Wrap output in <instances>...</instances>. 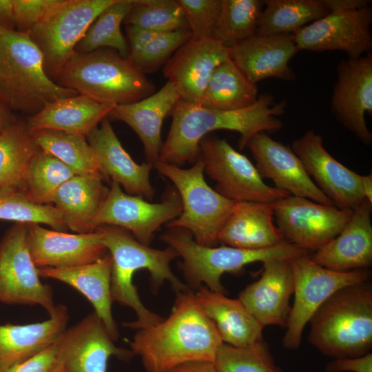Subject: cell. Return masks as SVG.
Returning <instances> with one entry per match:
<instances>
[{
	"instance_id": "cell-12",
	"label": "cell",
	"mask_w": 372,
	"mask_h": 372,
	"mask_svg": "<svg viewBox=\"0 0 372 372\" xmlns=\"http://www.w3.org/2000/svg\"><path fill=\"white\" fill-rule=\"evenodd\" d=\"M272 209L284 240L307 251H316L336 237L353 211L291 195L273 203Z\"/></svg>"
},
{
	"instance_id": "cell-11",
	"label": "cell",
	"mask_w": 372,
	"mask_h": 372,
	"mask_svg": "<svg viewBox=\"0 0 372 372\" xmlns=\"http://www.w3.org/2000/svg\"><path fill=\"white\" fill-rule=\"evenodd\" d=\"M198 156L204 172L216 183L215 190L227 199L273 203L290 195L267 185L249 159L225 139L205 136Z\"/></svg>"
},
{
	"instance_id": "cell-35",
	"label": "cell",
	"mask_w": 372,
	"mask_h": 372,
	"mask_svg": "<svg viewBox=\"0 0 372 372\" xmlns=\"http://www.w3.org/2000/svg\"><path fill=\"white\" fill-rule=\"evenodd\" d=\"M31 133L41 151L61 161L75 175L97 176L106 180L87 136L53 130H33Z\"/></svg>"
},
{
	"instance_id": "cell-28",
	"label": "cell",
	"mask_w": 372,
	"mask_h": 372,
	"mask_svg": "<svg viewBox=\"0 0 372 372\" xmlns=\"http://www.w3.org/2000/svg\"><path fill=\"white\" fill-rule=\"evenodd\" d=\"M43 322L27 324H0V370L22 362L55 343L66 329L69 313L56 305Z\"/></svg>"
},
{
	"instance_id": "cell-31",
	"label": "cell",
	"mask_w": 372,
	"mask_h": 372,
	"mask_svg": "<svg viewBox=\"0 0 372 372\" xmlns=\"http://www.w3.org/2000/svg\"><path fill=\"white\" fill-rule=\"evenodd\" d=\"M115 106L77 94L46 103L26 123L31 131L53 130L87 136Z\"/></svg>"
},
{
	"instance_id": "cell-1",
	"label": "cell",
	"mask_w": 372,
	"mask_h": 372,
	"mask_svg": "<svg viewBox=\"0 0 372 372\" xmlns=\"http://www.w3.org/2000/svg\"><path fill=\"white\" fill-rule=\"evenodd\" d=\"M286 107L285 101L276 102L270 94L259 95L249 107L230 111L206 108L180 99L170 113L172 125L158 161L179 167L186 163L194 164L199 156L201 139L216 130L238 132V147L243 149L254 135L280 130L283 123L279 116Z\"/></svg>"
},
{
	"instance_id": "cell-29",
	"label": "cell",
	"mask_w": 372,
	"mask_h": 372,
	"mask_svg": "<svg viewBox=\"0 0 372 372\" xmlns=\"http://www.w3.org/2000/svg\"><path fill=\"white\" fill-rule=\"evenodd\" d=\"M103 181L97 176L74 175L56 191L52 204L68 229L76 234L95 231L96 219L110 191Z\"/></svg>"
},
{
	"instance_id": "cell-9",
	"label": "cell",
	"mask_w": 372,
	"mask_h": 372,
	"mask_svg": "<svg viewBox=\"0 0 372 372\" xmlns=\"http://www.w3.org/2000/svg\"><path fill=\"white\" fill-rule=\"evenodd\" d=\"M115 0H56L27 33L42 54L48 75L56 74L76 54L75 48L94 20Z\"/></svg>"
},
{
	"instance_id": "cell-10",
	"label": "cell",
	"mask_w": 372,
	"mask_h": 372,
	"mask_svg": "<svg viewBox=\"0 0 372 372\" xmlns=\"http://www.w3.org/2000/svg\"><path fill=\"white\" fill-rule=\"evenodd\" d=\"M294 283V302L282 339L288 349H298L306 324L318 309L335 291L347 286L370 280L369 269L337 271L323 267L309 255L290 260Z\"/></svg>"
},
{
	"instance_id": "cell-52",
	"label": "cell",
	"mask_w": 372,
	"mask_h": 372,
	"mask_svg": "<svg viewBox=\"0 0 372 372\" xmlns=\"http://www.w3.org/2000/svg\"><path fill=\"white\" fill-rule=\"evenodd\" d=\"M16 120L13 113L0 102V134Z\"/></svg>"
},
{
	"instance_id": "cell-14",
	"label": "cell",
	"mask_w": 372,
	"mask_h": 372,
	"mask_svg": "<svg viewBox=\"0 0 372 372\" xmlns=\"http://www.w3.org/2000/svg\"><path fill=\"white\" fill-rule=\"evenodd\" d=\"M371 23L369 6L332 11L299 30L293 37L300 51L339 50L349 59H358L372 49Z\"/></svg>"
},
{
	"instance_id": "cell-47",
	"label": "cell",
	"mask_w": 372,
	"mask_h": 372,
	"mask_svg": "<svg viewBox=\"0 0 372 372\" xmlns=\"http://www.w3.org/2000/svg\"><path fill=\"white\" fill-rule=\"evenodd\" d=\"M329 372H372V353L353 358H335L327 366Z\"/></svg>"
},
{
	"instance_id": "cell-38",
	"label": "cell",
	"mask_w": 372,
	"mask_h": 372,
	"mask_svg": "<svg viewBox=\"0 0 372 372\" xmlns=\"http://www.w3.org/2000/svg\"><path fill=\"white\" fill-rule=\"evenodd\" d=\"M74 175L61 161L39 149L30 162L21 187L32 202L51 205L59 188Z\"/></svg>"
},
{
	"instance_id": "cell-21",
	"label": "cell",
	"mask_w": 372,
	"mask_h": 372,
	"mask_svg": "<svg viewBox=\"0 0 372 372\" xmlns=\"http://www.w3.org/2000/svg\"><path fill=\"white\" fill-rule=\"evenodd\" d=\"M26 225L30 254L38 269L71 268L90 264L107 254L100 235L70 234L47 229L39 224Z\"/></svg>"
},
{
	"instance_id": "cell-20",
	"label": "cell",
	"mask_w": 372,
	"mask_h": 372,
	"mask_svg": "<svg viewBox=\"0 0 372 372\" xmlns=\"http://www.w3.org/2000/svg\"><path fill=\"white\" fill-rule=\"evenodd\" d=\"M263 178L271 179L275 187L291 196L305 198L330 206L333 203L318 188L290 146L260 132L247 143Z\"/></svg>"
},
{
	"instance_id": "cell-4",
	"label": "cell",
	"mask_w": 372,
	"mask_h": 372,
	"mask_svg": "<svg viewBox=\"0 0 372 372\" xmlns=\"http://www.w3.org/2000/svg\"><path fill=\"white\" fill-rule=\"evenodd\" d=\"M309 342L335 358H353L372 347V288L369 281L342 288L311 318Z\"/></svg>"
},
{
	"instance_id": "cell-6",
	"label": "cell",
	"mask_w": 372,
	"mask_h": 372,
	"mask_svg": "<svg viewBox=\"0 0 372 372\" xmlns=\"http://www.w3.org/2000/svg\"><path fill=\"white\" fill-rule=\"evenodd\" d=\"M54 81L101 103H132L155 92V85L130 60L111 48L76 54Z\"/></svg>"
},
{
	"instance_id": "cell-45",
	"label": "cell",
	"mask_w": 372,
	"mask_h": 372,
	"mask_svg": "<svg viewBox=\"0 0 372 372\" xmlns=\"http://www.w3.org/2000/svg\"><path fill=\"white\" fill-rule=\"evenodd\" d=\"M56 2V0H12L16 31L28 33Z\"/></svg>"
},
{
	"instance_id": "cell-24",
	"label": "cell",
	"mask_w": 372,
	"mask_h": 372,
	"mask_svg": "<svg viewBox=\"0 0 372 372\" xmlns=\"http://www.w3.org/2000/svg\"><path fill=\"white\" fill-rule=\"evenodd\" d=\"M293 291L290 260H271L263 262L260 278L241 291L238 299L263 327H286Z\"/></svg>"
},
{
	"instance_id": "cell-26",
	"label": "cell",
	"mask_w": 372,
	"mask_h": 372,
	"mask_svg": "<svg viewBox=\"0 0 372 372\" xmlns=\"http://www.w3.org/2000/svg\"><path fill=\"white\" fill-rule=\"evenodd\" d=\"M180 99L176 88L167 81L158 91L142 100L116 105L108 116L133 130L143 145L147 162L154 166L163 146V122Z\"/></svg>"
},
{
	"instance_id": "cell-15",
	"label": "cell",
	"mask_w": 372,
	"mask_h": 372,
	"mask_svg": "<svg viewBox=\"0 0 372 372\" xmlns=\"http://www.w3.org/2000/svg\"><path fill=\"white\" fill-rule=\"evenodd\" d=\"M182 210L176 190L169 192L161 203H153L127 194L118 183L112 182L96 219V227L106 225L121 227L141 244L149 246L161 227L176 218Z\"/></svg>"
},
{
	"instance_id": "cell-22",
	"label": "cell",
	"mask_w": 372,
	"mask_h": 372,
	"mask_svg": "<svg viewBox=\"0 0 372 372\" xmlns=\"http://www.w3.org/2000/svg\"><path fill=\"white\" fill-rule=\"evenodd\" d=\"M91 146L106 180L118 183L125 192L152 200L155 189L150 182L154 165L149 163H136L122 146L108 117L87 136Z\"/></svg>"
},
{
	"instance_id": "cell-33",
	"label": "cell",
	"mask_w": 372,
	"mask_h": 372,
	"mask_svg": "<svg viewBox=\"0 0 372 372\" xmlns=\"http://www.w3.org/2000/svg\"><path fill=\"white\" fill-rule=\"evenodd\" d=\"M258 96L257 84L251 82L229 58L214 70L199 105L217 110H236L254 104Z\"/></svg>"
},
{
	"instance_id": "cell-30",
	"label": "cell",
	"mask_w": 372,
	"mask_h": 372,
	"mask_svg": "<svg viewBox=\"0 0 372 372\" xmlns=\"http://www.w3.org/2000/svg\"><path fill=\"white\" fill-rule=\"evenodd\" d=\"M272 203H235L218 240L244 249H263L285 240L273 223Z\"/></svg>"
},
{
	"instance_id": "cell-43",
	"label": "cell",
	"mask_w": 372,
	"mask_h": 372,
	"mask_svg": "<svg viewBox=\"0 0 372 372\" xmlns=\"http://www.w3.org/2000/svg\"><path fill=\"white\" fill-rule=\"evenodd\" d=\"M192 37L189 29L159 33L130 60L143 73L154 72Z\"/></svg>"
},
{
	"instance_id": "cell-40",
	"label": "cell",
	"mask_w": 372,
	"mask_h": 372,
	"mask_svg": "<svg viewBox=\"0 0 372 372\" xmlns=\"http://www.w3.org/2000/svg\"><path fill=\"white\" fill-rule=\"evenodd\" d=\"M0 220L15 223L44 224L51 229L66 231L68 227L56 208L32 202L21 186L0 189Z\"/></svg>"
},
{
	"instance_id": "cell-23",
	"label": "cell",
	"mask_w": 372,
	"mask_h": 372,
	"mask_svg": "<svg viewBox=\"0 0 372 372\" xmlns=\"http://www.w3.org/2000/svg\"><path fill=\"white\" fill-rule=\"evenodd\" d=\"M228 49L231 60L253 83L269 78H296L289 65L300 51L293 34H255Z\"/></svg>"
},
{
	"instance_id": "cell-8",
	"label": "cell",
	"mask_w": 372,
	"mask_h": 372,
	"mask_svg": "<svg viewBox=\"0 0 372 372\" xmlns=\"http://www.w3.org/2000/svg\"><path fill=\"white\" fill-rule=\"evenodd\" d=\"M154 167L172 182L182 202L180 214L165 226L187 230L197 243L214 247L235 202L223 197L207 183L199 156L187 169L160 161Z\"/></svg>"
},
{
	"instance_id": "cell-3",
	"label": "cell",
	"mask_w": 372,
	"mask_h": 372,
	"mask_svg": "<svg viewBox=\"0 0 372 372\" xmlns=\"http://www.w3.org/2000/svg\"><path fill=\"white\" fill-rule=\"evenodd\" d=\"M95 231L112 258L111 296L113 302L134 309L137 320L123 326L141 329L156 324L163 318L147 309L142 303L132 283L136 271H149L153 291L169 281L176 293L189 289L172 272L169 264L178 254L171 247L156 249L139 242L127 230L113 225H100Z\"/></svg>"
},
{
	"instance_id": "cell-32",
	"label": "cell",
	"mask_w": 372,
	"mask_h": 372,
	"mask_svg": "<svg viewBox=\"0 0 372 372\" xmlns=\"http://www.w3.org/2000/svg\"><path fill=\"white\" fill-rule=\"evenodd\" d=\"M195 296L223 343L242 347L262 340L264 327L238 298H229L203 286Z\"/></svg>"
},
{
	"instance_id": "cell-53",
	"label": "cell",
	"mask_w": 372,
	"mask_h": 372,
	"mask_svg": "<svg viewBox=\"0 0 372 372\" xmlns=\"http://www.w3.org/2000/svg\"><path fill=\"white\" fill-rule=\"evenodd\" d=\"M361 185L363 194L366 199L372 203V174L361 176Z\"/></svg>"
},
{
	"instance_id": "cell-37",
	"label": "cell",
	"mask_w": 372,
	"mask_h": 372,
	"mask_svg": "<svg viewBox=\"0 0 372 372\" xmlns=\"http://www.w3.org/2000/svg\"><path fill=\"white\" fill-rule=\"evenodd\" d=\"M135 3L136 0H115L90 24L75 48L76 54L111 48L121 56L128 58V44L121 25Z\"/></svg>"
},
{
	"instance_id": "cell-27",
	"label": "cell",
	"mask_w": 372,
	"mask_h": 372,
	"mask_svg": "<svg viewBox=\"0 0 372 372\" xmlns=\"http://www.w3.org/2000/svg\"><path fill=\"white\" fill-rule=\"evenodd\" d=\"M112 258L110 254L96 261L71 268L38 269L40 277L63 282L81 293L92 304L114 341L119 338L112 313L111 273Z\"/></svg>"
},
{
	"instance_id": "cell-46",
	"label": "cell",
	"mask_w": 372,
	"mask_h": 372,
	"mask_svg": "<svg viewBox=\"0 0 372 372\" xmlns=\"http://www.w3.org/2000/svg\"><path fill=\"white\" fill-rule=\"evenodd\" d=\"M55 343L34 355L0 372H50L57 363Z\"/></svg>"
},
{
	"instance_id": "cell-36",
	"label": "cell",
	"mask_w": 372,
	"mask_h": 372,
	"mask_svg": "<svg viewBox=\"0 0 372 372\" xmlns=\"http://www.w3.org/2000/svg\"><path fill=\"white\" fill-rule=\"evenodd\" d=\"M40 149L26 121L16 120L0 134V189L22 186L27 170Z\"/></svg>"
},
{
	"instance_id": "cell-54",
	"label": "cell",
	"mask_w": 372,
	"mask_h": 372,
	"mask_svg": "<svg viewBox=\"0 0 372 372\" xmlns=\"http://www.w3.org/2000/svg\"><path fill=\"white\" fill-rule=\"evenodd\" d=\"M50 372H68L64 366L60 362H57L55 366L52 369Z\"/></svg>"
},
{
	"instance_id": "cell-19",
	"label": "cell",
	"mask_w": 372,
	"mask_h": 372,
	"mask_svg": "<svg viewBox=\"0 0 372 372\" xmlns=\"http://www.w3.org/2000/svg\"><path fill=\"white\" fill-rule=\"evenodd\" d=\"M228 59L229 49L214 37H191L165 63L163 76L180 99L199 105L214 70Z\"/></svg>"
},
{
	"instance_id": "cell-13",
	"label": "cell",
	"mask_w": 372,
	"mask_h": 372,
	"mask_svg": "<svg viewBox=\"0 0 372 372\" xmlns=\"http://www.w3.org/2000/svg\"><path fill=\"white\" fill-rule=\"evenodd\" d=\"M26 234L25 224L17 223L0 242V302L38 304L50 314L56 306L52 289L40 280L29 252Z\"/></svg>"
},
{
	"instance_id": "cell-16",
	"label": "cell",
	"mask_w": 372,
	"mask_h": 372,
	"mask_svg": "<svg viewBox=\"0 0 372 372\" xmlns=\"http://www.w3.org/2000/svg\"><path fill=\"white\" fill-rule=\"evenodd\" d=\"M291 148L315 185L336 207L353 211L364 201L362 175L332 156L319 134L307 130L292 142Z\"/></svg>"
},
{
	"instance_id": "cell-25",
	"label": "cell",
	"mask_w": 372,
	"mask_h": 372,
	"mask_svg": "<svg viewBox=\"0 0 372 372\" xmlns=\"http://www.w3.org/2000/svg\"><path fill=\"white\" fill-rule=\"evenodd\" d=\"M371 210L372 203L365 198L343 230L309 255L311 260L337 271L369 269L372 264Z\"/></svg>"
},
{
	"instance_id": "cell-42",
	"label": "cell",
	"mask_w": 372,
	"mask_h": 372,
	"mask_svg": "<svg viewBox=\"0 0 372 372\" xmlns=\"http://www.w3.org/2000/svg\"><path fill=\"white\" fill-rule=\"evenodd\" d=\"M214 365L218 372H280L263 340L242 347L223 343Z\"/></svg>"
},
{
	"instance_id": "cell-44",
	"label": "cell",
	"mask_w": 372,
	"mask_h": 372,
	"mask_svg": "<svg viewBox=\"0 0 372 372\" xmlns=\"http://www.w3.org/2000/svg\"><path fill=\"white\" fill-rule=\"evenodd\" d=\"M186 19L192 38L213 37L222 0H177Z\"/></svg>"
},
{
	"instance_id": "cell-2",
	"label": "cell",
	"mask_w": 372,
	"mask_h": 372,
	"mask_svg": "<svg viewBox=\"0 0 372 372\" xmlns=\"http://www.w3.org/2000/svg\"><path fill=\"white\" fill-rule=\"evenodd\" d=\"M172 311L161 322L136 330L131 351L147 372H169L182 364L213 362L223 343L212 321L190 290L176 293Z\"/></svg>"
},
{
	"instance_id": "cell-18",
	"label": "cell",
	"mask_w": 372,
	"mask_h": 372,
	"mask_svg": "<svg viewBox=\"0 0 372 372\" xmlns=\"http://www.w3.org/2000/svg\"><path fill=\"white\" fill-rule=\"evenodd\" d=\"M56 357L68 372H107L112 355L129 360L132 351L117 347L95 312L65 329L55 342Z\"/></svg>"
},
{
	"instance_id": "cell-51",
	"label": "cell",
	"mask_w": 372,
	"mask_h": 372,
	"mask_svg": "<svg viewBox=\"0 0 372 372\" xmlns=\"http://www.w3.org/2000/svg\"><path fill=\"white\" fill-rule=\"evenodd\" d=\"M329 12L357 9L369 6L366 0H324Z\"/></svg>"
},
{
	"instance_id": "cell-49",
	"label": "cell",
	"mask_w": 372,
	"mask_h": 372,
	"mask_svg": "<svg viewBox=\"0 0 372 372\" xmlns=\"http://www.w3.org/2000/svg\"><path fill=\"white\" fill-rule=\"evenodd\" d=\"M16 31L12 0H0V34Z\"/></svg>"
},
{
	"instance_id": "cell-17",
	"label": "cell",
	"mask_w": 372,
	"mask_h": 372,
	"mask_svg": "<svg viewBox=\"0 0 372 372\" xmlns=\"http://www.w3.org/2000/svg\"><path fill=\"white\" fill-rule=\"evenodd\" d=\"M338 78L331 99L335 119L362 143L370 145L372 133L365 121L372 114V54L342 59L337 65Z\"/></svg>"
},
{
	"instance_id": "cell-41",
	"label": "cell",
	"mask_w": 372,
	"mask_h": 372,
	"mask_svg": "<svg viewBox=\"0 0 372 372\" xmlns=\"http://www.w3.org/2000/svg\"><path fill=\"white\" fill-rule=\"evenodd\" d=\"M123 23L158 33L189 29L177 0H136Z\"/></svg>"
},
{
	"instance_id": "cell-34",
	"label": "cell",
	"mask_w": 372,
	"mask_h": 372,
	"mask_svg": "<svg viewBox=\"0 0 372 372\" xmlns=\"http://www.w3.org/2000/svg\"><path fill=\"white\" fill-rule=\"evenodd\" d=\"M256 34H293L330 12L324 0H265Z\"/></svg>"
},
{
	"instance_id": "cell-48",
	"label": "cell",
	"mask_w": 372,
	"mask_h": 372,
	"mask_svg": "<svg viewBox=\"0 0 372 372\" xmlns=\"http://www.w3.org/2000/svg\"><path fill=\"white\" fill-rule=\"evenodd\" d=\"M126 33L128 40L129 56L132 60L159 33L137 25H127Z\"/></svg>"
},
{
	"instance_id": "cell-5",
	"label": "cell",
	"mask_w": 372,
	"mask_h": 372,
	"mask_svg": "<svg viewBox=\"0 0 372 372\" xmlns=\"http://www.w3.org/2000/svg\"><path fill=\"white\" fill-rule=\"evenodd\" d=\"M79 94L50 77L41 52L27 33L0 34V102L29 117L58 99Z\"/></svg>"
},
{
	"instance_id": "cell-50",
	"label": "cell",
	"mask_w": 372,
	"mask_h": 372,
	"mask_svg": "<svg viewBox=\"0 0 372 372\" xmlns=\"http://www.w3.org/2000/svg\"><path fill=\"white\" fill-rule=\"evenodd\" d=\"M169 372H218L213 362L206 361L189 362L178 365Z\"/></svg>"
},
{
	"instance_id": "cell-7",
	"label": "cell",
	"mask_w": 372,
	"mask_h": 372,
	"mask_svg": "<svg viewBox=\"0 0 372 372\" xmlns=\"http://www.w3.org/2000/svg\"><path fill=\"white\" fill-rule=\"evenodd\" d=\"M161 240L183 259L180 268L192 287L202 283L211 291L227 294L220 282L225 273H237L249 264L276 259H288L308 254V251L286 241L263 249H244L230 246L207 247L197 243L187 230L172 228Z\"/></svg>"
},
{
	"instance_id": "cell-39",
	"label": "cell",
	"mask_w": 372,
	"mask_h": 372,
	"mask_svg": "<svg viewBox=\"0 0 372 372\" xmlns=\"http://www.w3.org/2000/svg\"><path fill=\"white\" fill-rule=\"evenodd\" d=\"M263 6L261 0H222L213 37L230 48L254 36Z\"/></svg>"
}]
</instances>
